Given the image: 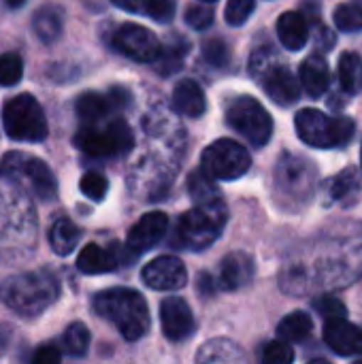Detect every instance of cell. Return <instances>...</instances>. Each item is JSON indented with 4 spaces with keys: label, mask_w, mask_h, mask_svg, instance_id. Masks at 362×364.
<instances>
[{
    "label": "cell",
    "mask_w": 362,
    "mask_h": 364,
    "mask_svg": "<svg viewBox=\"0 0 362 364\" xmlns=\"http://www.w3.org/2000/svg\"><path fill=\"white\" fill-rule=\"evenodd\" d=\"M94 309L111 322L126 341H139L149 331V309L145 299L128 288H113L96 294Z\"/></svg>",
    "instance_id": "6da1fadb"
},
{
    "label": "cell",
    "mask_w": 362,
    "mask_h": 364,
    "mask_svg": "<svg viewBox=\"0 0 362 364\" xmlns=\"http://www.w3.org/2000/svg\"><path fill=\"white\" fill-rule=\"evenodd\" d=\"M58 292V282L49 271L21 273L0 284L2 303L23 318H34L43 314L55 303Z\"/></svg>",
    "instance_id": "7a4b0ae2"
},
{
    "label": "cell",
    "mask_w": 362,
    "mask_h": 364,
    "mask_svg": "<svg viewBox=\"0 0 362 364\" xmlns=\"http://www.w3.org/2000/svg\"><path fill=\"white\" fill-rule=\"evenodd\" d=\"M226 224V205L224 200L203 203L183 213L175 226V247L186 250H205L209 247L224 230Z\"/></svg>",
    "instance_id": "3957f363"
},
{
    "label": "cell",
    "mask_w": 362,
    "mask_h": 364,
    "mask_svg": "<svg viewBox=\"0 0 362 364\" xmlns=\"http://www.w3.org/2000/svg\"><path fill=\"white\" fill-rule=\"evenodd\" d=\"M0 177L30 192L38 200H53L58 192L51 168L43 160L23 151H11L0 160Z\"/></svg>",
    "instance_id": "277c9868"
},
{
    "label": "cell",
    "mask_w": 362,
    "mask_h": 364,
    "mask_svg": "<svg viewBox=\"0 0 362 364\" xmlns=\"http://www.w3.org/2000/svg\"><path fill=\"white\" fill-rule=\"evenodd\" d=\"M297 132L314 147H341L354 136V122L350 117H329L318 109H301L297 113Z\"/></svg>",
    "instance_id": "5b68a950"
},
{
    "label": "cell",
    "mask_w": 362,
    "mask_h": 364,
    "mask_svg": "<svg viewBox=\"0 0 362 364\" xmlns=\"http://www.w3.org/2000/svg\"><path fill=\"white\" fill-rule=\"evenodd\" d=\"M2 124H4V132L11 139L26 141V143L45 141L49 132L45 113L36 102V98L30 94H19L4 105Z\"/></svg>",
    "instance_id": "8992f818"
},
{
    "label": "cell",
    "mask_w": 362,
    "mask_h": 364,
    "mask_svg": "<svg viewBox=\"0 0 362 364\" xmlns=\"http://www.w3.org/2000/svg\"><path fill=\"white\" fill-rule=\"evenodd\" d=\"M75 143L83 154L92 158H111L126 154L132 147L134 136L124 119H113L105 128H96V124H85V128L79 130V134L75 136Z\"/></svg>",
    "instance_id": "52a82bcc"
},
{
    "label": "cell",
    "mask_w": 362,
    "mask_h": 364,
    "mask_svg": "<svg viewBox=\"0 0 362 364\" xmlns=\"http://www.w3.org/2000/svg\"><path fill=\"white\" fill-rule=\"evenodd\" d=\"M226 122L235 132H239L256 147L267 145L273 134V119L269 111L250 96H241L230 102L226 111Z\"/></svg>",
    "instance_id": "ba28073f"
},
{
    "label": "cell",
    "mask_w": 362,
    "mask_h": 364,
    "mask_svg": "<svg viewBox=\"0 0 362 364\" xmlns=\"http://www.w3.org/2000/svg\"><path fill=\"white\" fill-rule=\"evenodd\" d=\"M250 164L252 158L241 143L233 139H220L203 151L201 168L213 179L235 181L250 171Z\"/></svg>",
    "instance_id": "9c48e42d"
},
{
    "label": "cell",
    "mask_w": 362,
    "mask_h": 364,
    "mask_svg": "<svg viewBox=\"0 0 362 364\" xmlns=\"http://www.w3.org/2000/svg\"><path fill=\"white\" fill-rule=\"evenodd\" d=\"M113 47L134 62H156L162 51L160 38L139 23L119 26L113 34Z\"/></svg>",
    "instance_id": "30bf717a"
},
{
    "label": "cell",
    "mask_w": 362,
    "mask_h": 364,
    "mask_svg": "<svg viewBox=\"0 0 362 364\" xmlns=\"http://www.w3.org/2000/svg\"><path fill=\"white\" fill-rule=\"evenodd\" d=\"M141 275H143V282L151 290H160V292L179 290L188 282L186 267L175 256H160V258L151 260L149 264H145Z\"/></svg>",
    "instance_id": "8fae6325"
},
{
    "label": "cell",
    "mask_w": 362,
    "mask_h": 364,
    "mask_svg": "<svg viewBox=\"0 0 362 364\" xmlns=\"http://www.w3.org/2000/svg\"><path fill=\"white\" fill-rule=\"evenodd\" d=\"M160 324L169 341H186L194 333V316L190 305L179 296H169L160 305Z\"/></svg>",
    "instance_id": "7c38bea8"
},
{
    "label": "cell",
    "mask_w": 362,
    "mask_h": 364,
    "mask_svg": "<svg viewBox=\"0 0 362 364\" xmlns=\"http://www.w3.org/2000/svg\"><path fill=\"white\" fill-rule=\"evenodd\" d=\"M169 228V218L166 213L162 211H151V213H145L128 232V239H126V247L132 252V254H143L147 250H151L154 245L160 243V239L164 237Z\"/></svg>",
    "instance_id": "4fadbf2b"
},
{
    "label": "cell",
    "mask_w": 362,
    "mask_h": 364,
    "mask_svg": "<svg viewBox=\"0 0 362 364\" xmlns=\"http://www.w3.org/2000/svg\"><path fill=\"white\" fill-rule=\"evenodd\" d=\"M324 341L339 356H358L362 354V331L350 324L346 318L326 320Z\"/></svg>",
    "instance_id": "5bb4252c"
},
{
    "label": "cell",
    "mask_w": 362,
    "mask_h": 364,
    "mask_svg": "<svg viewBox=\"0 0 362 364\" xmlns=\"http://www.w3.org/2000/svg\"><path fill=\"white\" fill-rule=\"evenodd\" d=\"M262 85L269 98L282 107H290L301 96V81L286 66H271L262 75Z\"/></svg>",
    "instance_id": "9a60e30c"
},
{
    "label": "cell",
    "mask_w": 362,
    "mask_h": 364,
    "mask_svg": "<svg viewBox=\"0 0 362 364\" xmlns=\"http://www.w3.org/2000/svg\"><path fill=\"white\" fill-rule=\"evenodd\" d=\"M254 277V260L245 252H230L222 258L218 271V286L222 290H239Z\"/></svg>",
    "instance_id": "2e32d148"
},
{
    "label": "cell",
    "mask_w": 362,
    "mask_h": 364,
    "mask_svg": "<svg viewBox=\"0 0 362 364\" xmlns=\"http://www.w3.org/2000/svg\"><path fill=\"white\" fill-rule=\"evenodd\" d=\"M301 85L305 87V92L312 98H320L324 96V92L329 90L331 83V70H329V62L322 55H312L301 64Z\"/></svg>",
    "instance_id": "e0dca14e"
},
{
    "label": "cell",
    "mask_w": 362,
    "mask_h": 364,
    "mask_svg": "<svg viewBox=\"0 0 362 364\" xmlns=\"http://www.w3.org/2000/svg\"><path fill=\"white\" fill-rule=\"evenodd\" d=\"M277 36L282 45L290 51H299L309 41V26L301 13L288 11L277 19Z\"/></svg>",
    "instance_id": "ac0fdd59"
},
{
    "label": "cell",
    "mask_w": 362,
    "mask_h": 364,
    "mask_svg": "<svg viewBox=\"0 0 362 364\" xmlns=\"http://www.w3.org/2000/svg\"><path fill=\"white\" fill-rule=\"evenodd\" d=\"M173 107L188 117H201L207 109V100L203 94V87L192 81V79H183L175 85L173 90Z\"/></svg>",
    "instance_id": "d6986e66"
},
{
    "label": "cell",
    "mask_w": 362,
    "mask_h": 364,
    "mask_svg": "<svg viewBox=\"0 0 362 364\" xmlns=\"http://www.w3.org/2000/svg\"><path fill=\"white\" fill-rule=\"evenodd\" d=\"M115 267H117V258L113 256V252L102 250L96 243L85 245L77 258V269L85 275H102L113 271Z\"/></svg>",
    "instance_id": "ffe728a7"
},
{
    "label": "cell",
    "mask_w": 362,
    "mask_h": 364,
    "mask_svg": "<svg viewBox=\"0 0 362 364\" xmlns=\"http://www.w3.org/2000/svg\"><path fill=\"white\" fill-rule=\"evenodd\" d=\"M339 83L350 96L362 92V58L356 51H346L339 60Z\"/></svg>",
    "instance_id": "44dd1931"
},
{
    "label": "cell",
    "mask_w": 362,
    "mask_h": 364,
    "mask_svg": "<svg viewBox=\"0 0 362 364\" xmlns=\"http://www.w3.org/2000/svg\"><path fill=\"white\" fill-rule=\"evenodd\" d=\"M32 28L43 43H53L62 34V13L55 6H43L34 13Z\"/></svg>",
    "instance_id": "7402d4cb"
},
{
    "label": "cell",
    "mask_w": 362,
    "mask_h": 364,
    "mask_svg": "<svg viewBox=\"0 0 362 364\" xmlns=\"http://www.w3.org/2000/svg\"><path fill=\"white\" fill-rule=\"evenodd\" d=\"M79 237H81V232L70 220H58L49 230V243L58 256H68L77 247Z\"/></svg>",
    "instance_id": "603a6c76"
},
{
    "label": "cell",
    "mask_w": 362,
    "mask_h": 364,
    "mask_svg": "<svg viewBox=\"0 0 362 364\" xmlns=\"http://www.w3.org/2000/svg\"><path fill=\"white\" fill-rule=\"evenodd\" d=\"M312 328H314V322L309 318V314L305 311H294L290 316H286L280 326H277V333L284 341L288 343H299V341H305L309 335H312Z\"/></svg>",
    "instance_id": "cb8c5ba5"
},
{
    "label": "cell",
    "mask_w": 362,
    "mask_h": 364,
    "mask_svg": "<svg viewBox=\"0 0 362 364\" xmlns=\"http://www.w3.org/2000/svg\"><path fill=\"white\" fill-rule=\"evenodd\" d=\"M109 109H113L109 96H100L94 92H87L77 100V115L83 124H98L109 113Z\"/></svg>",
    "instance_id": "d4e9b609"
},
{
    "label": "cell",
    "mask_w": 362,
    "mask_h": 364,
    "mask_svg": "<svg viewBox=\"0 0 362 364\" xmlns=\"http://www.w3.org/2000/svg\"><path fill=\"white\" fill-rule=\"evenodd\" d=\"M241 358H243L241 350L228 339H213V341L205 343L196 356L198 363H235Z\"/></svg>",
    "instance_id": "484cf974"
},
{
    "label": "cell",
    "mask_w": 362,
    "mask_h": 364,
    "mask_svg": "<svg viewBox=\"0 0 362 364\" xmlns=\"http://www.w3.org/2000/svg\"><path fill=\"white\" fill-rule=\"evenodd\" d=\"M186 53H188V43L179 36V38L173 41L171 45L162 47V51H160V55H158V60H156L154 64H156L158 73H160L162 77H166V75H171V73H175V70L181 68L183 55H186Z\"/></svg>",
    "instance_id": "4316f807"
},
{
    "label": "cell",
    "mask_w": 362,
    "mask_h": 364,
    "mask_svg": "<svg viewBox=\"0 0 362 364\" xmlns=\"http://www.w3.org/2000/svg\"><path fill=\"white\" fill-rule=\"evenodd\" d=\"M188 190L194 198V205H203V203H213L220 200V192L213 183V177H209L203 168L194 171L190 181H188Z\"/></svg>",
    "instance_id": "83f0119b"
},
{
    "label": "cell",
    "mask_w": 362,
    "mask_h": 364,
    "mask_svg": "<svg viewBox=\"0 0 362 364\" xmlns=\"http://www.w3.org/2000/svg\"><path fill=\"white\" fill-rule=\"evenodd\" d=\"M62 346H64V352L68 356H85L87 348H90V333L87 328L81 324V322H75L66 328L64 333V339H62Z\"/></svg>",
    "instance_id": "f1b7e54d"
},
{
    "label": "cell",
    "mask_w": 362,
    "mask_h": 364,
    "mask_svg": "<svg viewBox=\"0 0 362 364\" xmlns=\"http://www.w3.org/2000/svg\"><path fill=\"white\" fill-rule=\"evenodd\" d=\"M333 19L341 32H358V30H362V6L354 4V2L339 4L335 9Z\"/></svg>",
    "instance_id": "f546056e"
},
{
    "label": "cell",
    "mask_w": 362,
    "mask_h": 364,
    "mask_svg": "<svg viewBox=\"0 0 362 364\" xmlns=\"http://www.w3.org/2000/svg\"><path fill=\"white\" fill-rule=\"evenodd\" d=\"M23 62L17 53H2L0 55V85H15L21 81Z\"/></svg>",
    "instance_id": "4dcf8cb0"
},
{
    "label": "cell",
    "mask_w": 362,
    "mask_h": 364,
    "mask_svg": "<svg viewBox=\"0 0 362 364\" xmlns=\"http://www.w3.org/2000/svg\"><path fill=\"white\" fill-rule=\"evenodd\" d=\"M358 192H361V183H358V177H356V171L354 168L344 171L333 181V196L337 200H344L346 203L350 196H356Z\"/></svg>",
    "instance_id": "1f68e13d"
},
{
    "label": "cell",
    "mask_w": 362,
    "mask_h": 364,
    "mask_svg": "<svg viewBox=\"0 0 362 364\" xmlns=\"http://www.w3.org/2000/svg\"><path fill=\"white\" fill-rule=\"evenodd\" d=\"M79 188H81V192H83L90 200L100 203V200L105 198L107 190H109V181H107V177H105V175H100V173H94V171H92V173H85V175L81 177Z\"/></svg>",
    "instance_id": "d6a6232c"
},
{
    "label": "cell",
    "mask_w": 362,
    "mask_h": 364,
    "mask_svg": "<svg viewBox=\"0 0 362 364\" xmlns=\"http://www.w3.org/2000/svg\"><path fill=\"white\" fill-rule=\"evenodd\" d=\"M254 6L256 0H228L224 17L230 26H243L254 13Z\"/></svg>",
    "instance_id": "836d02e7"
},
{
    "label": "cell",
    "mask_w": 362,
    "mask_h": 364,
    "mask_svg": "<svg viewBox=\"0 0 362 364\" xmlns=\"http://www.w3.org/2000/svg\"><path fill=\"white\" fill-rule=\"evenodd\" d=\"M294 360V350L288 341H271L262 350V363L267 364H288Z\"/></svg>",
    "instance_id": "e575fe53"
},
{
    "label": "cell",
    "mask_w": 362,
    "mask_h": 364,
    "mask_svg": "<svg viewBox=\"0 0 362 364\" xmlns=\"http://www.w3.org/2000/svg\"><path fill=\"white\" fill-rule=\"evenodd\" d=\"M203 55L209 64L213 66H224L228 64V58H230V49L228 45L222 41V38H211L203 45Z\"/></svg>",
    "instance_id": "d590c367"
},
{
    "label": "cell",
    "mask_w": 362,
    "mask_h": 364,
    "mask_svg": "<svg viewBox=\"0 0 362 364\" xmlns=\"http://www.w3.org/2000/svg\"><path fill=\"white\" fill-rule=\"evenodd\" d=\"M186 21L194 28V30H205L211 26L213 21V9L205 6V4H192L186 11Z\"/></svg>",
    "instance_id": "8d00e7d4"
},
{
    "label": "cell",
    "mask_w": 362,
    "mask_h": 364,
    "mask_svg": "<svg viewBox=\"0 0 362 364\" xmlns=\"http://www.w3.org/2000/svg\"><path fill=\"white\" fill-rule=\"evenodd\" d=\"M314 309L326 318V320H335V318H346V305L341 301H337L335 296H320L314 303Z\"/></svg>",
    "instance_id": "74e56055"
},
{
    "label": "cell",
    "mask_w": 362,
    "mask_h": 364,
    "mask_svg": "<svg viewBox=\"0 0 362 364\" xmlns=\"http://www.w3.org/2000/svg\"><path fill=\"white\" fill-rule=\"evenodd\" d=\"M175 15V2L173 0H151L149 4V11H147V17L149 19H156L160 23H166L171 21Z\"/></svg>",
    "instance_id": "f35d334b"
},
{
    "label": "cell",
    "mask_w": 362,
    "mask_h": 364,
    "mask_svg": "<svg viewBox=\"0 0 362 364\" xmlns=\"http://www.w3.org/2000/svg\"><path fill=\"white\" fill-rule=\"evenodd\" d=\"M60 358H62V354H60V350H58V348H53V346H43V348H38V350L34 352L32 363L55 364V363H60Z\"/></svg>",
    "instance_id": "ab89813d"
},
{
    "label": "cell",
    "mask_w": 362,
    "mask_h": 364,
    "mask_svg": "<svg viewBox=\"0 0 362 364\" xmlns=\"http://www.w3.org/2000/svg\"><path fill=\"white\" fill-rule=\"evenodd\" d=\"M111 2L128 13H141V15H147L151 4V0H111Z\"/></svg>",
    "instance_id": "60d3db41"
},
{
    "label": "cell",
    "mask_w": 362,
    "mask_h": 364,
    "mask_svg": "<svg viewBox=\"0 0 362 364\" xmlns=\"http://www.w3.org/2000/svg\"><path fill=\"white\" fill-rule=\"evenodd\" d=\"M109 100H111V107L113 109H122L130 102V94L124 90V87H113L109 92Z\"/></svg>",
    "instance_id": "b9f144b4"
},
{
    "label": "cell",
    "mask_w": 362,
    "mask_h": 364,
    "mask_svg": "<svg viewBox=\"0 0 362 364\" xmlns=\"http://www.w3.org/2000/svg\"><path fill=\"white\" fill-rule=\"evenodd\" d=\"M318 45L322 47V49H331L333 45H335V36H333V32L331 30H326V28H320V32H318Z\"/></svg>",
    "instance_id": "7bdbcfd3"
},
{
    "label": "cell",
    "mask_w": 362,
    "mask_h": 364,
    "mask_svg": "<svg viewBox=\"0 0 362 364\" xmlns=\"http://www.w3.org/2000/svg\"><path fill=\"white\" fill-rule=\"evenodd\" d=\"M11 337H13V331H11V326H6V324H0V356L6 352V348H9V343H11Z\"/></svg>",
    "instance_id": "ee69618b"
},
{
    "label": "cell",
    "mask_w": 362,
    "mask_h": 364,
    "mask_svg": "<svg viewBox=\"0 0 362 364\" xmlns=\"http://www.w3.org/2000/svg\"><path fill=\"white\" fill-rule=\"evenodd\" d=\"M23 2H26V0H6V4H9L11 9H19Z\"/></svg>",
    "instance_id": "f6af8a7d"
},
{
    "label": "cell",
    "mask_w": 362,
    "mask_h": 364,
    "mask_svg": "<svg viewBox=\"0 0 362 364\" xmlns=\"http://www.w3.org/2000/svg\"><path fill=\"white\" fill-rule=\"evenodd\" d=\"M203 2H215V0H203Z\"/></svg>",
    "instance_id": "bcb514c9"
},
{
    "label": "cell",
    "mask_w": 362,
    "mask_h": 364,
    "mask_svg": "<svg viewBox=\"0 0 362 364\" xmlns=\"http://www.w3.org/2000/svg\"><path fill=\"white\" fill-rule=\"evenodd\" d=\"M361 156H362V151H361Z\"/></svg>",
    "instance_id": "7dc6e473"
}]
</instances>
